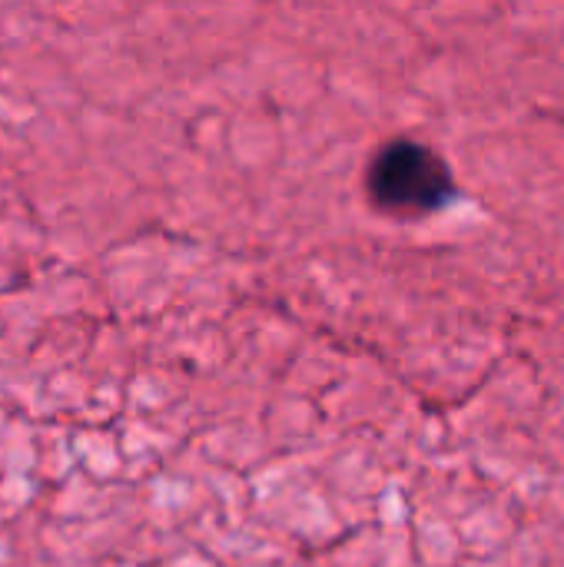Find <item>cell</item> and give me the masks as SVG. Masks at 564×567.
I'll use <instances>...</instances> for the list:
<instances>
[{
    "instance_id": "obj_1",
    "label": "cell",
    "mask_w": 564,
    "mask_h": 567,
    "mask_svg": "<svg viewBox=\"0 0 564 567\" xmlns=\"http://www.w3.org/2000/svg\"><path fill=\"white\" fill-rule=\"evenodd\" d=\"M366 193L386 216H429L455 199L449 163L419 140H389L366 169Z\"/></svg>"
}]
</instances>
